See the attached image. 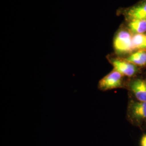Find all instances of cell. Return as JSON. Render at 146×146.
<instances>
[{"instance_id":"cell-1","label":"cell","mask_w":146,"mask_h":146,"mask_svg":"<svg viewBox=\"0 0 146 146\" xmlns=\"http://www.w3.org/2000/svg\"><path fill=\"white\" fill-rule=\"evenodd\" d=\"M132 35L126 31H121L115 36L113 46L115 52L118 54L131 52L133 50Z\"/></svg>"},{"instance_id":"cell-2","label":"cell","mask_w":146,"mask_h":146,"mask_svg":"<svg viewBox=\"0 0 146 146\" xmlns=\"http://www.w3.org/2000/svg\"><path fill=\"white\" fill-rule=\"evenodd\" d=\"M122 75L114 69L99 81V87L102 90L120 88L122 84Z\"/></svg>"},{"instance_id":"cell-3","label":"cell","mask_w":146,"mask_h":146,"mask_svg":"<svg viewBox=\"0 0 146 146\" xmlns=\"http://www.w3.org/2000/svg\"><path fill=\"white\" fill-rule=\"evenodd\" d=\"M111 63L114 67V70L121 73L122 75L127 76H133L136 71L134 64L128 62L126 60H122L120 59H113L111 60Z\"/></svg>"},{"instance_id":"cell-4","label":"cell","mask_w":146,"mask_h":146,"mask_svg":"<svg viewBox=\"0 0 146 146\" xmlns=\"http://www.w3.org/2000/svg\"><path fill=\"white\" fill-rule=\"evenodd\" d=\"M129 21L133 20H146V1L133 7L125 13Z\"/></svg>"},{"instance_id":"cell-5","label":"cell","mask_w":146,"mask_h":146,"mask_svg":"<svg viewBox=\"0 0 146 146\" xmlns=\"http://www.w3.org/2000/svg\"><path fill=\"white\" fill-rule=\"evenodd\" d=\"M131 89L136 98L140 102H146V82L137 79L131 82Z\"/></svg>"},{"instance_id":"cell-6","label":"cell","mask_w":146,"mask_h":146,"mask_svg":"<svg viewBox=\"0 0 146 146\" xmlns=\"http://www.w3.org/2000/svg\"><path fill=\"white\" fill-rule=\"evenodd\" d=\"M125 60L134 65L140 66H145L146 64V50L143 49L139 50L131 54Z\"/></svg>"},{"instance_id":"cell-7","label":"cell","mask_w":146,"mask_h":146,"mask_svg":"<svg viewBox=\"0 0 146 146\" xmlns=\"http://www.w3.org/2000/svg\"><path fill=\"white\" fill-rule=\"evenodd\" d=\"M132 113L137 119H146V102H137L132 106Z\"/></svg>"},{"instance_id":"cell-8","label":"cell","mask_w":146,"mask_h":146,"mask_svg":"<svg viewBox=\"0 0 146 146\" xmlns=\"http://www.w3.org/2000/svg\"><path fill=\"white\" fill-rule=\"evenodd\" d=\"M128 26L134 34H143L146 31V20H131Z\"/></svg>"},{"instance_id":"cell-9","label":"cell","mask_w":146,"mask_h":146,"mask_svg":"<svg viewBox=\"0 0 146 146\" xmlns=\"http://www.w3.org/2000/svg\"><path fill=\"white\" fill-rule=\"evenodd\" d=\"M146 35L144 34H134L132 35L131 41L133 50L141 49L145 40Z\"/></svg>"},{"instance_id":"cell-10","label":"cell","mask_w":146,"mask_h":146,"mask_svg":"<svg viewBox=\"0 0 146 146\" xmlns=\"http://www.w3.org/2000/svg\"><path fill=\"white\" fill-rule=\"evenodd\" d=\"M141 146H146V135L143 136L141 140Z\"/></svg>"},{"instance_id":"cell-11","label":"cell","mask_w":146,"mask_h":146,"mask_svg":"<svg viewBox=\"0 0 146 146\" xmlns=\"http://www.w3.org/2000/svg\"><path fill=\"white\" fill-rule=\"evenodd\" d=\"M141 49H143V50H146V37H145V42L143 44V46L141 47Z\"/></svg>"}]
</instances>
